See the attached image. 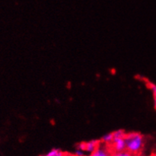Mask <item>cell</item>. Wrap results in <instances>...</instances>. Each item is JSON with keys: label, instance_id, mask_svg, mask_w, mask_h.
Wrapping results in <instances>:
<instances>
[{"label": "cell", "instance_id": "1", "mask_svg": "<svg viewBox=\"0 0 156 156\" xmlns=\"http://www.w3.org/2000/svg\"><path fill=\"white\" fill-rule=\"evenodd\" d=\"M125 140L126 143V150L135 155H140L144 147V138L143 135L136 132L126 133Z\"/></svg>", "mask_w": 156, "mask_h": 156}, {"label": "cell", "instance_id": "2", "mask_svg": "<svg viewBox=\"0 0 156 156\" xmlns=\"http://www.w3.org/2000/svg\"><path fill=\"white\" fill-rule=\"evenodd\" d=\"M100 144H101V141L94 140H90L88 141V142H82L79 143L77 145V149L80 151H86V152H89L92 153L99 147Z\"/></svg>", "mask_w": 156, "mask_h": 156}, {"label": "cell", "instance_id": "3", "mask_svg": "<svg viewBox=\"0 0 156 156\" xmlns=\"http://www.w3.org/2000/svg\"><path fill=\"white\" fill-rule=\"evenodd\" d=\"M90 156H112L111 152H109V149L106 146H101L100 145L99 147L90 154Z\"/></svg>", "mask_w": 156, "mask_h": 156}, {"label": "cell", "instance_id": "4", "mask_svg": "<svg viewBox=\"0 0 156 156\" xmlns=\"http://www.w3.org/2000/svg\"><path fill=\"white\" fill-rule=\"evenodd\" d=\"M114 137H113V133H106V135L102 137L101 139V142L105 143V144L108 145L109 143H111L113 140Z\"/></svg>", "mask_w": 156, "mask_h": 156}, {"label": "cell", "instance_id": "5", "mask_svg": "<svg viewBox=\"0 0 156 156\" xmlns=\"http://www.w3.org/2000/svg\"><path fill=\"white\" fill-rule=\"evenodd\" d=\"M64 153L65 152H62V151L60 150V149H52L51 152H49L48 153L46 154V155L44 156H63Z\"/></svg>", "mask_w": 156, "mask_h": 156}, {"label": "cell", "instance_id": "6", "mask_svg": "<svg viewBox=\"0 0 156 156\" xmlns=\"http://www.w3.org/2000/svg\"><path fill=\"white\" fill-rule=\"evenodd\" d=\"M111 155H112V156H138L130 153L128 150H124L122 151V152H112V153H111Z\"/></svg>", "mask_w": 156, "mask_h": 156}, {"label": "cell", "instance_id": "7", "mask_svg": "<svg viewBox=\"0 0 156 156\" xmlns=\"http://www.w3.org/2000/svg\"><path fill=\"white\" fill-rule=\"evenodd\" d=\"M148 87L150 88V90H152V93H153V97H154V105H155V108L156 109V85L152 83V82H148L147 84Z\"/></svg>", "mask_w": 156, "mask_h": 156}, {"label": "cell", "instance_id": "8", "mask_svg": "<svg viewBox=\"0 0 156 156\" xmlns=\"http://www.w3.org/2000/svg\"><path fill=\"white\" fill-rule=\"evenodd\" d=\"M112 133H113L114 139H115V138L125 137V135H126V133H125V130H115V131L112 132Z\"/></svg>", "mask_w": 156, "mask_h": 156}, {"label": "cell", "instance_id": "9", "mask_svg": "<svg viewBox=\"0 0 156 156\" xmlns=\"http://www.w3.org/2000/svg\"><path fill=\"white\" fill-rule=\"evenodd\" d=\"M63 156H79V155H76V154H75V155H73V154H69V153H66V152H65Z\"/></svg>", "mask_w": 156, "mask_h": 156}, {"label": "cell", "instance_id": "10", "mask_svg": "<svg viewBox=\"0 0 156 156\" xmlns=\"http://www.w3.org/2000/svg\"><path fill=\"white\" fill-rule=\"evenodd\" d=\"M152 156H156V153L155 154H153V155H152Z\"/></svg>", "mask_w": 156, "mask_h": 156}]
</instances>
